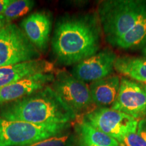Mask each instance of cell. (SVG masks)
Here are the masks:
<instances>
[{
    "label": "cell",
    "mask_w": 146,
    "mask_h": 146,
    "mask_svg": "<svg viewBox=\"0 0 146 146\" xmlns=\"http://www.w3.org/2000/svg\"><path fill=\"white\" fill-rule=\"evenodd\" d=\"M102 27L98 16L91 14L69 16L56 23L52 50L64 65L76 64L96 54L101 41Z\"/></svg>",
    "instance_id": "6da1fadb"
},
{
    "label": "cell",
    "mask_w": 146,
    "mask_h": 146,
    "mask_svg": "<svg viewBox=\"0 0 146 146\" xmlns=\"http://www.w3.org/2000/svg\"><path fill=\"white\" fill-rule=\"evenodd\" d=\"M77 114L50 85L16 101L0 106V117L35 125H70Z\"/></svg>",
    "instance_id": "7a4b0ae2"
},
{
    "label": "cell",
    "mask_w": 146,
    "mask_h": 146,
    "mask_svg": "<svg viewBox=\"0 0 146 146\" xmlns=\"http://www.w3.org/2000/svg\"><path fill=\"white\" fill-rule=\"evenodd\" d=\"M145 13L146 1L111 0L101 3L98 17L107 41L115 45Z\"/></svg>",
    "instance_id": "3957f363"
},
{
    "label": "cell",
    "mask_w": 146,
    "mask_h": 146,
    "mask_svg": "<svg viewBox=\"0 0 146 146\" xmlns=\"http://www.w3.org/2000/svg\"><path fill=\"white\" fill-rule=\"evenodd\" d=\"M70 125H35L0 117V146H22L58 136Z\"/></svg>",
    "instance_id": "277c9868"
},
{
    "label": "cell",
    "mask_w": 146,
    "mask_h": 146,
    "mask_svg": "<svg viewBox=\"0 0 146 146\" xmlns=\"http://www.w3.org/2000/svg\"><path fill=\"white\" fill-rule=\"evenodd\" d=\"M41 53L23 30L9 23L0 30V67L40 59Z\"/></svg>",
    "instance_id": "5b68a950"
},
{
    "label": "cell",
    "mask_w": 146,
    "mask_h": 146,
    "mask_svg": "<svg viewBox=\"0 0 146 146\" xmlns=\"http://www.w3.org/2000/svg\"><path fill=\"white\" fill-rule=\"evenodd\" d=\"M83 120L118 143L131 133L137 132L138 120L109 108H97L85 114Z\"/></svg>",
    "instance_id": "8992f818"
},
{
    "label": "cell",
    "mask_w": 146,
    "mask_h": 146,
    "mask_svg": "<svg viewBox=\"0 0 146 146\" xmlns=\"http://www.w3.org/2000/svg\"><path fill=\"white\" fill-rule=\"evenodd\" d=\"M50 86L76 114L86 112L94 104L89 85L66 71H58Z\"/></svg>",
    "instance_id": "52a82bcc"
},
{
    "label": "cell",
    "mask_w": 146,
    "mask_h": 146,
    "mask_svg": "<svg viewBox=\"0 0 146 146\" xmlns=\"http://www.w3.org/2000/svg\"><path fill=\"white\" fill-rule=\"evenodd\" d=\"M111 108L137 120L146 117V91L143 84L122 78L117 98Z\"/></svg>",
    "instance_id": "ba28073f"
},
{
    "label": "cell",
    "mask_w": 146,
    "mask_h": 146,
    "mask_svg": "<svg viewBox=\"0 0 146 146\" xmlns=\"http://www.w3.org/2000/svg\"><path fill=\"white\" fill-rule=\"evenodd\" d=\"M116 58L114 52L106 48L76 64L72 74L84 82L98 81L112 74Z\"/></svg>",
    "instance_id": "9c48e42d"
},
{
    "label": "cell",
    "mask_w": 146,
    "mask_h": 146,
    "mask_svg": "<svg viewBox=\"0 0 146 146\" xmlns=\"http://www.w3.org/2000/svg\"><path fill=\"white\" fill-rule=\"evenodd\" d=\"M54 74L39 73L0 88V106L14 102L43 89L52 83Z\"/></svg>",
    "instance_id": "30bf717a"
},
{
    "label": "cell",
    "mask_w": 146,
    "mask_h": 146,
    "mask_svg": "<svg viewBox=\"0 0 146 146\" xmlns=\"http://www.w3.org/2000/svg\"><path fill=\"white\" fill-rule=\"evenodd\" d=\"M22 30L38 50L47 49L52 27L51 14L40 11L31 14L21 23Z\"/></svg>",
    "instance_id": "8fae6325"
},
{
    "label": "cell",
    "mask_w": 146,
    "mask_h": 146,
    "mask_svg": "<svg viewBox=\"0 0 146 146\" xmlns=\"http://www.w3.org/2000/svg\"><path fill=\"white\" fill-rule=\"evenodd\" d=\"M54 64L43 59H37L16 64L0 67V88L39 73H50Z\"/></svg>",
    "instance_id": "7c38bea8"
},
{
    "label": "cell",
    "mask_w": 146,
    "mask_h": 146,
    "mask_svg": "<svg viewBox=\"0 0 146 146\" xmlns=\"http://www.w3.org/2000/svg\"><path fill=\"white\" fill-rule=\"evenodd\" d=\"M120 78L116 74L94 82L89 85L91 98L98 108H108L112 106L119 92Z\"/></svg>",
    "instance_id": "4fadbf2b"
},
{
    "label": "cell",
    "mask_w": 146,
    "mask_h": 146,
    "mask_svg": "<svg viewBox=\"0 0 146 146\" xmlns=\"http://www.w3.org/2000/svg\"><path fill=\"white\" fill-rule=\"evenodd\" d=\"M76 132L80 146H120L116 139L96 129L83 119L76 125Z\"/></svg>",
    "instance_id": "5bb4252c"
},
{
    "label": "cell",
    "mask_w": 146,
    "mask_h": 146,
    "mask_svg": "<svg viewBox=\"0 0 146 146\" xmlns=\"http://www.w3.org/2000/svg\"><path fill=\"white\" fill-rule=\"evenodd\" d=\"M114 69L139 83L146 84V58L121 56L116 58Z\"/></svg>",
    "instance_id": "9a60e30c"
},
{
    "label": "cell",
    "mask_w": 146,
    "mask_h": 146,
    "mask_svg": "<svg viewBox=\"0 0 146 146\" xmlns=\"http://www.w3.org/2000/svg\"><path fill=\"white\" fill-rule=\"evenodd\" d=\"M146 43V13L132 29L118 40L114 46L122 49H137Z\"/></svg>",
    "instance_id": "2e32d148"
},
{
    "label": "cell",
    "mask_w": 146,
    "mask_h": 146,
    "mask_svg": "<svg viewBox=\"0 0 146 146\" xmlns=\"http://www.w3.org/2000/svg\"><path fill=\"white\" fill-rule=\"evenodd\" d=\"M35 1L31 0H12L2 16L8 23L13 20L25 15L32 10Z\"/></svg>",
    "instance_id": "e0dca14e"
},
{
    "label": "cell",
    "mask_w": 146,
    "mask_h": 146,
    "mask_svg": "<svg viewBox=\"0 0 146 146\" xmlns=\"http://www.w3.org/2000/svg\"><path fill=\"white\" fill-rule=\"evenodd\" d=\"M73 137L70 135L52 137L47 139L22 146H71Z\"/></svg>",
    "instance_id": "ac0fdd59"
},
{
    "label": "cell",
    "mask_w": 146,
    "mask_h": 146,
    "mask_svg": "<svg viewBox=\"0 0 146 146\" xmlns=\"http://www.w3.org/2000/svg\"><path fill=\"white\" fill-rule=\"evenodd\" d=\"M120 146H146V141L137 133L127 135L119 143Z\"/></svg>",
    "instance_id": "d6986e66"
},
{
    "label": "cell",
    "mask_w": 146,
    "mask_h": 146,
    "mask_svg": "<svg viewBox=\"0 0 146 146\" xmlns=\"http://www.w3.org/2000/svg\"><path fill=\"white\" fill-rule=\"evenodd\" d=\"M137 133L146 141V117L138 121Z\"/></svg>",
    "instance_id": "ffe728a7"
},
{
    "label": "cell",
    "mask_w": 146,
    "mask_h": 146,
    "mask_svg": "<svg viewBox=\"0 0 146 146\" xmlns=\"http://www.w3.org/2000/svg\"><path fill=\"white\" fill-rule=\"evenodd\" d=\"M12 0H0V15H2L7 6L10 4Z\"/></svg>",
    "instance_id": "44dd1931"
},
{
    "label": "cell",
    "mask_w": 146,
    "mask_h": 146,
    "mask_svg": "<svg viewBox=\"0 0 146 146\" xmlns=\"http://www.w3.org/2000/svg\"><path fill=\"white\" fill-rule=\"evenodd\" d=\"M9 24L2 15H0V30Z\"/></svg>",
    "instance_id": "7402d4cb"
},
{
    "label": "cell",
    "mask_w": 146,
    "mask_h": 146,
    "mask_svg": "<svg viewBox=\"0 0 146 146\" xmlns=\"http://www.w3.org/2000/svg\"><path fill=\"white\" fill-rule=\"evenodd\" d=\"M142 50H141V52H142V54L143 55L144 57L146 58V43L145 45H143V47H141Z\"/></svg>",
    "instance_id": "603a6c76"
},
{
    "label": "cell",
    "mask_w": 146,
    "mask_h": 146,
    "mask_svg": "<svg viewBox=\"0 0 146 146\" xmlns=\"http://www.w3.org/2000/svg\"><path fill=\"white\" fill-rule=\"evenodd\" d=\"M143 85L144 89H145V90L146 91V84H143Z\"/></svg>",
    "instance_id": "cb8c5ba5"
}]
</instances>
